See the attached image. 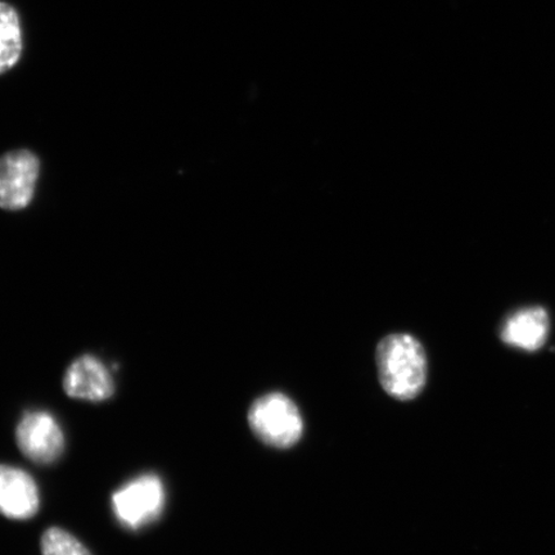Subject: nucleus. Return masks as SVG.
<instances>
[{
	"instance_id": "obj_1",
	"label": "nucleus",
	"mask_w": 555,
	"mask_h": 555,
	"mask_svg": "<svg viewBox=\"0 0 555 555\" xmlns=\"http://www.w3.org/2000/svg\"><path fill=\"white\" fill-rule=\"evenodd\" d=\"M376 363L379 384L391 398L409 401L425 390L428 363L425 349L411 335L397 333L382 339Z\"/></svg>"
},
{
	"instance_id": "obj_2",
	"label": "nucleus",
	"mask_w": 555,
	"mask_h": 555,
	"mask_svg": "<svg viewBox=\"0 0 555 555\" xmlns=\"http://www.w3.org/2000/svg\"><path fill=\"white\" fill-rule=\"evenodd\" d=\"M248 425L267 447L289 449L301 440L304 420L287 395L270 392L256 399L248 411Z\"/></svg>"
},
{
	"instance_id": "obj_3",
	"label": "nucleus",
	"mask_w": 555,
	"mask_h": 555,
	"mask_svg": "<svg viewBox=\"0 0 555 555\" xmlns=\"http://www.w3.org/2000/svg\"><path fill=\"white\" fill-rule=\"evenodd\" d=\"M165 503V486L154 474L133 478L116 490L111 501L117 522L131 531L154 524L163 515Z\"/></svg>"
},
{
	"instance_id": "obj_4",
	"label": "nucleus",
	"mask_w": 555,
	"mask_h": 555,
	"mask_svg": "<svg viewBox=\"0 0 555 555\" xmlns=\"http://www.w3.org/2000/svg\"><path fill=\"white\" fill-rule=\"evenodd\" d=\"M39 173V158L30 151H12L0 157V208L18 211L29 206Z\"/></svg>"
},
{
	"instance_id": "obj_5",
	"label": "nucleus",
	"mask_w": 555,
	"mask_h": 555,
	"mask_svg": "<svg viewBox=\"0 0 555 555\" xmlns=\"http://www.w3.org/2000/svg\"><path fill=\"white\" fill-rule=\"evenodd\" d=\"M16 442L27 460L51 464L64 453L65 435L52 414L29 412L17 425Z\"/></svg>"
},
{
	"instance_id": "obj_6",
	"label": "nucleus",
	"mask_w": 555,
	"mask_h": 555,
	"mask_svg": "<svg viewBox=\"0 0 555 555\" xmlns=\"http://www.w3.org/2000/svg\"><path fill=\"white\" fill-rule=\"evenodd\" d=\"M40 506L39 489L26 470L0 464V515L16 520L30 519Z\"/></svg>"
},
{
	"instance_id": "obj_7",
	"label": "nucleus",
	"mask_w": 555,
	"mask_h": 555,
	"mask_svg": "<svg viewBox=\"0 0 555 555\" xmlns=\"http://www.w3.org/2000/svg\"><path fill=\"white\" fill-rule=\"evenodd\" d=\"M64 390L69 398L100 402L113 397L114 378L99 358L82 356L67 367Z\"/></svg>"
},
{
	"instance_id": "obj_8",
	"label": "nucleus",
	"mask_w": 555,
	"mask_h": 555,
	"mask_svg": "<svg viewBox=\"0 0 555 555\" xmlns=\"http://www.w3.org/2000/svg\"><path fill=\"white\" fill-rule=\"evenodd\" d=\"M550 330V315L544 308H525L506 319L502 328V339L516 349L538 351L546 343Z\"/></svg>"
},
{
	"instance_id": "obj_9",
	"label": "nucleus",
	"mask_w": 555,
	"mask_h": 555,
	"mask_svg": "<svg viewBox=\"0 0 555 555\" xmlns=\"http://www.w3.org/2000/svg\"><path fill=\"white\" fill-rule=\"evenodd\" d=\"M23 50V29L18 13L11 4L0 2V75L18 64Z\"/></svg>"
},
{
	"instance_id": "obj_10",
	"label": "nucleus",
	"mask_w": 555,
	"mask_h": 555,
	"mask_svg": "<svg viewBox=\"0 0 555 555\" xmlns=\"http://www.w3.org/2000/svg\"><path fill=\"white\" fill-rule=\"evenodd\" d=\"M43 555H92L72 533L51 527L41 537Z\"/></svg>"
}]
</instances>
